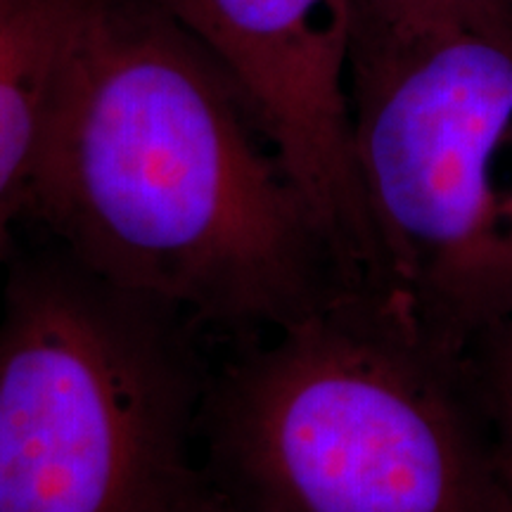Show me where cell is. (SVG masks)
<instances>
[{"label":"cell","instance_id":"6da1fadb","mask_svg":"<svg viewBox=\"0 0 512 512\" xmlns=\"http://www.w3.org/2000/svg\"><path fill=\"white\" fill-rule=\"evenodd\" d=\"M24 219L95 278L242 342L347 290L233 83L150 0H86Z\"/></svg>","mask_w":512,"mask_h":512},{"label":"cell","instance_id":"7a4b0ae2","mask_svg":"<svg viewBox=\"0 0 512 512\" xmlns=\"http://www.w3.org/2000/svg\"><path fill=\"white\" fill-rule=\"evenodd\" d=\"M200 472L233 512H501L463 361L339 290L211 370Z\"/></svg>","mask_w":512,"mask_h":512},{"label":"cell","instance_id":"3957f363","mask_svg":"<svg viewBox=\"0 0 512 512\" xmlns=\"http://www.w3.org/2000/svg\"><path fill=\"white\" fill-rule=\"evenodd\" d=\"M200 335L55 245L19 256L0 313V512H181L202 482Z\"/></svg>","mask_w":512,"mask_h":512},{"label":"cell","instance_id":"277c9868","mask_svg":"<svg viewBox=\"0 0 512 512\" xmlns=\"http://www.w3.org/2000/svg\"><path fill=\"white\" fill-rule=\"evenodd\" d=\"M349 112L377 294L463 361L512 328V29H351Z\"/></svg>","mask_w":512,"mask_h":512},{"label":"cell","instance_id":"5b68a950","mask_svg":"<svg viewBox=\"0 0 512 512\" xmlns=\"http://www.w3.org/2000/svg\"><path fill=\"white\" fill-rule=\"evenodd\" d=\"M233 83L328 245L342 285L380 290L354 164L349 0H150Z\"/></svg>","mask_w":512,"mask_h":512},{"label":"cell","instance_id":"8992f818","mask_svg":"<svg viewBox=\"0 0 512 512\" xmlns=\"http://www.w3.org/2000/svg\"><path fill=\"white\" fill-rule=\"evenodd\" d=\"M86 0H0V266L27 214L38 145Z\"/></svg>","mask_w":512,"mask_h":512},{"label":"cell","instance_id":"52a82bcc","mask_svg":"<svg viewBox=\"0 0 512 512\" xmlns=\"http://www.w3.org/2000/svg\"><path fill=\"white\" fill-rule=\"evenodd\" d=\"M351 29H512V0H349Z\"/></svg>","mask_w":512,"mask_h":512},{"label":"cell","instance_id":"ba28073f","mask_svg":"<svg viewBox=\"0 0 512 512\" xmlns=\"http://www.w3.org/2000/svg\"><path fill=\"white\" fill-rule=\"evenodd\" d=\"M484 349V399L494 427L498 456L512 463V328L486 339Z\"/></svg>","mask_w":512,"mask_h":512},{"label":"cell","instance_id":"9c48e42d","mask_svg":"<svg viewBox=\"0 0 512 512\" xmlns=\"http://www.w3.org/2000/svg\"><path fill=\"white\" fill-rule=\"evenodd\" d=\"M181 512H233V510H230L228 505L221 501V498H216L214 494H211V489L204 484V479H202L200 489H197L195 496L185 503V508Z\"/></svg>","mask_w":512,"mask_h":512},{"label":"cell","instance_id":"30bf717a","mask_svg":"<svg viewBox=\"0 0 512 512\" xmlns=\"http://www.w3.org/2000/svg\"><path fill=\"white\" fill-rule=\"evenodd\" d=\"M498 451V448H496ZM498 463H501V479H503V503L501 512H512V463L503 460L498 456Z\"/></svg>","mask_w":512,"mask_h":512}]
</instances>
